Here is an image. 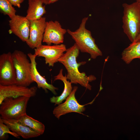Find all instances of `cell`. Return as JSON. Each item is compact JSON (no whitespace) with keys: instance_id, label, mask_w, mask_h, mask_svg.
<instances>
[{"instance_id":"cell-1","label":"cell","mask_w":140,"mask_h":140,"mask_svg":"<svg viewBox=\"0 0 140 140\" xmlns=\"http://www.w3.org/2000/svg\"><path fill=\"white\" fill-rule=\"evenodd\" d=\"M80 50L75 43L67 49L59 59L58 62L61 63L65 67L67 74L66 77L72 83L79 84L82 86L89 90L91 89V86L89 82L96 80V78L94 75H86L84 72H80L79 67L85 64L86 61L77 62L76 59L79 53Z\"/></svg>"},{"instance_id":"cell-2","label":"cell","mask_w":140,"mask_h":140,"mask_svg":"<svg viewBox=\"0 0 140 140\" xmlns=\"http://www.w3.org/2000/svg\"><path fill=\"white\" fill-rule=\"evenodd\" d=\"M88 18V17L83 18L79 28L75 31H73L67 29V32L81 52L89 54L91 58L95 59L98 56H102V54L96 44L91 32L86 28Z\"/></svg>"},{"instance_id":"cell-3","label":"cell","mask_w":140,"mask_h":140,"mask_svg":"<svg viewBox=\"0 0 140 140\" xmlns=\"http://www.w3.org/2000/svg\"><path fill=\"white\" fill-rule=\"evenodd\" d=\"M122 18L123 31L131 43L140 33V5L136 1L124 3Z\"/></svg>"},{"instance_id":"cell-4","label":"cell","mask_w":140,"mask_h":140,"mask_svg":"<svg viewBox=\"0 0 140 140\" xmlns=\"http://www.w3.org/2000/svg\"><path fill=\"white\" fill-rule=\"evenodd\" d=\"M30 98L20 96L5 98L0 104V117L18 120L26 114L27 105Z\"/></svg>"},{"instance_id":"cell-5","label":"cell","mask_w":140,"mask_h":140,"mask_svg":"<svg viewBox=\"0 0 140 140\" xmlns=\"http://www.w3.org/2000/svg\"><path fill=\"white\" fill-rule=\"evenodd\" d=\"M12 57L16 75V85L28 87L34 82L31 76L30 60L24 52L17 50L12 53Z\"/></svg>"},{"instance_id":"cell-6","label":"cell","mask_w":140,"mask_h":140,"mask_svg":"<svg viewBox=\"0 0 140 140\" xmlns=\"http://www.w3.org/2000/svg\"><path fill=\"white\" fill-rule=\"evenodd\" d=\"M16 75L12 53L9 52L0 55V85L8 86L16 84Z\"/></svg>"},{"instance_id":"cell-7","label":"cell","mask_w":140,"mask_h":140,"mask_svg":"<svg viewBox=\"0 0 140 140\" xmlns=\"http://www.w3.org/2000/svg\"><path fill=\"white\" fill-rule=\"evenodd\" d=\"M66 50V46L63 44L53 45H42L34 49V54L37 57H44L46 64L53 67Z\"/></svg>"},{"instance_id":"cell-8","label":"cell","mask_w":140,"mask_h":140,"mask_svg":"<svg viewBox=\"0 0 140 140\" xmlns=\"http://www.w3.org/2000/svg\"><path fill=\"white\" fill-rule=\"evenodd\" d=\"M78 89V87L74 86L71 93L66 98L65 101L58 104L54 108L53 114L57 119H59L62 115L71 112L83 114L82 113L85 110V105L80 104L75 96V93Z\"/></svg>"},{"instance_id":"cell-9","label":"cell","mask_w":140,"mask_h":140,"mask_svg":"<svg viewBox=\"0 0 140 140\" xmlns=\"http://www.w3.org/2000/svg\"><path fill=\"white\" fill-rule=\"evenodd\" d=\"M67 32V30L63 28L58 21H46L43 42L48 45L61 44Z\"/></svg>"},{"instance_id":"cell-10","label":"cell","mask_w":140,"mask_h":140,"mask_svg":"<svg viewBox=\"0 0 140 140\" xmlns=\"http://www.w3.org/2000/svg\"><path fill=\"white\" fill-rule=\"evenodd\" d=\"M30 21L29 36L26 42L30 48L34 49L42 45L46 21L43 17Z\"/></svg>"},{"instance_id":"cell-11","label":"cell","mask_w":140,"mask_h":140,"mask_svg":"<svg viewBox=\"0 0 140 140\" xmlns=\"http://www.w3.org/2000/svg\"><path fill=\"white\" fill-rule=\"evenodd\" d=\"M37 90L35 86L28 88L16 84L8 86L0 85V104L5 98L8 97L34 96L36 94Z\"/></svg>"},{"instance_id":"cell-12","label":"cell","mask_w":140,"mask_h":140,"mask_svg":"<svg viewBox=\"0 0 140 140\" xmlns=\"http://www.w3.org/2000/svg\"><path fill=\"white\" fill-rule=\"evenodd\" d=\"M11 32L21 40L26 42L30 34V21L25 17L16 15L9 20Z\"/></svg>"},{"instance_id":"cell-13","label":"cell","mask_w":140,"mask_h":140,"mask_svg":"<svg viewBox=\"0 0 140 140\" xmlns=\"http://www.w3.org/2000/svg\"><path fill=\"white\" fill-rule=\"evenodd\" d=\"M31 64V76L32 80L37 84V87L41 88L45 92H47V89L50 91L53 94L56 95V90L58 88L52 84L48 83L46 79L41 76L38 71L36 58L37 56L35 54L30 53L27 54Z\"/></svg>"},{"instance_id":"cell-14","label":"cell","mask_w":140,"mask_h":140,"mask_svg":"<svg viewBox=\"0 0 140 140\" xmlns=\"http://www.w3.org/2000/svg\"><path fill=\"white\" fill-rule=\"evenodd\" d=\"M2 119L3 122L8 126L11 131L24 139L35 138L40 135L29 127L22 124L17 120Z\"/></svg>"},{"instance_id":"cell-15","label":"cell","mask_w":140,"mask_h":140,"mask_svg":"<svg viewBox=\"0 0 140 140\" xmlns=\"http://www.w3.org/2000/svg\"><path fill=\"white\" fill-rule=\"evenodd\" d=\"M44 0H28V7L26 17L29 20L39 19L46 13Z\"/></svg>"},{"instance_id":"cell-16","label":"cell","mask_w":140,"mask_h":140,"mask_svg":"<svg viewBox=\"0 0 140 140\" xmlns=\"http://www.w3.org/2000/svg\"><path fill=\"white\" fill-rule=\"evenodd\" d=\"M63 69H61L60 70L58 74L54 77V81L59 80L62 81L64 84V89L61 94L59 96H53L50 98V102L55 104V105H58L61 103L70 95L73 90L72 83L68 80L66 74L64 76L62 74Z\"/></svg>"},{"instance_id":"cell-17","label":"cell","mask_w":140,"mask_h":140,"mask_svg":"<svg viewBox=\"0 0 140 140\" xmlns=\"http://www.w3.org/2000/svg\"><path fill=\"white\" fill-rule=\"evenodd\" d=\"M121 59L127 64L135 59H140V41L131 43L125 48L122 53Z\"/></svg>"},{"instance_id":"cell-18","label":"cell","mask_w":140,"mask_h":140,"mask_svg":"<svg viewBox=\"0 0 140 140\" xmlns=\"http://www.w3.org/2000/svg\"><path fill=\"white\" fill-rule=\"evenodd\" d=\"M23 125L30 128L40 135L43 134L45 130L44 124L26 114L23 115L18 120Z\"/></svg>"},{"instance_id":"cell-19","label":"cell","mask_w":140,"mask_h":140,"mask_svg":"<svg viewBox=\"0 0 140 140\" xmlns=\"http://www.w3.org/2000/svg\"><path fill=\"white\" fill-rule=\"evenodd\" d=\"M12 5L8 0H0V12L12 18L16 15V12Z\"/></svg>"},{"instance_id":"cell-20","label":"cell","mask_w":140,"mask_h":140,"mask_svg":"<svg viewBox=\"0 0 140 140\" xmlns=\"http://www.w3.org/2000/svg\"><path fill=\"white\" fill-rule=\"evenodd\" d=\"M9 134L13 137L19 138V136L15 133L11 131L8 126L4 123L2 118H0V139L4 140L5 138V135Z\"/></svg>"},{"instance_id":"cell-21","label":"cell","mask_w":140,"mask_h":140,"mask_svg":"<svg viewBox=\"0 0 140 140\" xmlns=\"http://www.w3.org/2000/svg\"><path fill=\"white\" fill-rule=\"evenodd\" d=\"M11 4L15 6L18 8L20 7V4L22 3L24 0H8Z\"/></svg>"},{"instance_id":"cell-22","label":"cell","mask_w":140,"mask_h":140,"mask_svg":"<svg viewBox=\"0 0 140 140\" xmlns=\"http://www.w3.org/2000/svg\"><path fill=\"white\" fill-rule=\"evenodd\" d=\"M59 0H44V4L45 5L50 4L58 1Z\"/></svg>"},{"instance_id":"cell-23","label":"cell","mask_w":140,"mask_h":140,"mask_svg":"<svg viewBox=\"0 0 140 140\" xmlns=\"http://www.w3.org/2000/svg\"><path fill=\"white\" fill-rule=\"evenodd\" d=\"M140 41V33L138 35L136 38L134 42H136Z\"/></svg>"},{"instance_id":"cell-24","label":"cell","mask_w":140,"mask_h":140,"mask_svg":"<svg viewBox=\"0 0 140 140\" xmlns=\"http://www.w3.org/2000/svg\"><path fill=\"white\" fill-rule=\"evenodd\" d=\"M140 5V0H136V1Z\"/></svg>"}]
</instances>
